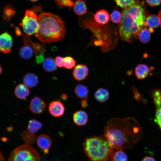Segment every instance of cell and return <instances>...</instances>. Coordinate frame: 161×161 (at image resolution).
Returning <instances> with one entry per match:
<instances>
[{
    "label": "cell",
    "instance_id": "4316f807",
    "mask_svg": "<svg viewBox=\"0 0 161 161\" xmlns=\"http://www.w3.org/2000/svg\"><path fill=\"white\" fill-rule=\"evenodd\" d=\"M151 32L149 29L146 27L144 28L140 31L138 36L140 41L143 44L148 43L150 41Z\"/></svg>",
    "mask_w": 161,
    "mask_h": 161
},
{
    "label": "cell",
    "instance_id": "74e56055",
    "mask_svg": "<svg viewBox=\"0 0 161 161\" xmlns=\"http://www.w3.org/2000/svg\"><path fill=\"white\" fill-rule=\"evenodd\" d=\"M141 161H156L155 159L150 156H145L142 160Z\"/></svg>",
    "mask_w": 161,
    "mask_h": 161
},
{
    "label": "cell",
    "instance_id": "44dd1931",
    "mask_svg": "<svg viewBox=\"0 0 161 161\" xmlns=\"http://www.w3.org/2000/svg\"><path fill=\"white\" fill-rule=\"evenodd\" d=\"M42 66L44 69L47 72H52L57 69L55 61L52 57L46 58L43 62Z\"/></svg>",
    "mask_w": 161,
    "mask_h": 161
},
{
    "label": "cell",
    "instance_id": "5bb4252c",
    "mask_svg": "<svg viewBox=\"0 0 161 161\" xmlns=\"http://www.w3.org/2000/svg\"><path fill=\"white\" fill-rule=\"evenodd\" d=\"M74 92L77 97L81 99V102H87L89 90L87 86L78 84L75 86Z\"/></svg>",
    "mask_w": 161,
    "mask_h": 161
},
{
    "label": "cell",
    "instance_id": "f1b7e54d",
    "mask_svg": "<svg viewBox=\"0 0 161 161\" xmlns=\"http://www.w3.org/2000/svg\"><path fill=\"white\" fill-rule=\"evenodd\" d=\"M63 66L67 69L73 68L76 64L75 60L71 56H66L63 58Z\"/></svg>",
    "mask_w": 161,
    "mask_h": 161
},
{
    "label": "cell",
    "instance_id": "e0dca14e",
    "mask_svg": "<svg viewBox=\"0 0 161 161\" xmlns=\"http://www.w3.org/2000/svg\"><path fill=\"white\" fill-rule=\"evenodd\" d=\"M23 81L24 84L28 87L32 88L35 87L38 84V79L36 75L30 72L24 76Z\"/></svg>",
    "mask_w": 161,
    "mask_h": 161
},
{
    "label": "cell",
    "instance_id": "d6986e66",
    "mask_svg": "<svg viewBox=\"0 0 161 161\" xmlns=\"http://www.w3.org/2000/svg\"><path fill=\"white\" fill-rule=\"evenodd\" d=\"M24 45L22 47L19 51V54L22 58L28 60L33 56L34 51L31 46L27 44H24Z\"/></svg>",
    "mask_w": 161,
    "mask_h": 161
},
{
    "label": "cell",
    "instance_id": "9c48e42d",
    "mask_svg": "<svg viewBox=\"0 0 161 161\" xmlns=\"http://www.w3.org/2000/svg\"><path fill=\"white\" fill-rule=\"evenodd\" d=\"M48 111L52 116L58 117L62 116L65 109L63 104L59 100H55L51 102L48 106Z\"/></svg>",
    "mask_w": 161,
    "mask_h": 161
},
{
    "label": "cell",
    "instance_id": "83f0119b",
    "mask_svg": "<svg viewBox=\"0 0 161 161\" xmlns=\"http://www.w3.org/2000/svg\"><path fill=\"white\" fill-rule=\"evenodd\" d=\"M151 97L156 107L161 106V90L159 89H153L151 92Z\"/></svg>",
    "mask_w": 161,
    "mask_h": 161
},
{
    "label": "cell",
    "instance_id": "1f68e13d",
    "mask_svg": "<svg viewBox=\"0 0 161 161\" xmlns=\"http://www.w3.org/2000/svg\"><path fill=\"white\" fill-rule=\"evenodd\" d=\"M154 120L161 130V106L156 107Z\"/></svg>",
    "mask_w": 161,
    "mask_h": 161
},
{
    "label": "cell",
    "instance_id": "3957f363",
    "mask_svg": "<svg viewBox=\"0 0 161 161\" xmlns=\"http://www.w3.org/2000/svg\"><path fill=\"white\" fill-rule=\"evenodd\" d=\"M38 27L36 36L44 43L56 42L63 39L66 33L64 21L52 13H43L38 17Z\"/></svg>",
    "mask_w": 161,
    "mask_h": 161
},
{
    "label": "cell",
    "instance_id": "9a60e30c",
    "mask_svg": "<svg viewBox=\"0 0 161 161\" xmlns=\"http://www.w3.org/2000/svg\"><path fill=\"white\" fill-rule=\"evenodd\" d=\"M16 97L21 100H25L30 94L28 87L24 84L20 83L17 85L14 90Z\"/></svg>",
    "mask_w": 161,
    "mask_h": 161
},
{
    "label": "cell",
    "instance_id": "60d3db41",
    "mask_svg": "<svg viewBox=\"0 0 161 161\" xmlns=\"http://www.w3.org/2000/svg\"><path fill=\"white\" fill-rule=\"evenodd\" d=\"M2 72V69L1 65H0V74Z\"/></svg>",
    "mask_w": 161,
    "mask_h": 161
},
{
    "label": "cell",
    "instance_id": "7402d4cb",
    "mask_svg": "<svg viewBox=\"0 0 161 161\" xmlns=\"http://www.w3.org/2000/svg\"><path fill=\"white\" fill-rule=\"evenodd\" d=\"M73 10L78 15L85 14L87 11V8L85 2L82 0H77L75 2L73 6Z\"/></svg>",
    "mask_w": 161,
    "mask_h": 161
},
{
    "label": "cell",
    "instance_id": "6da1fadb",
    "mask_svg": "<svg viewBox=\"0 0 161 161\" xmlns=\"http://www.w3.org/2000/svg\"><path fill=\"white\" fill-rule=\"evenodd\" d=\"M143 134L141 127L134 118L116 117L106 123L103 136L114 149H122L132 148Z\"/></svg>",
    "mask_w": 161,
    "mask_h": 161
},
{
    "label": "cell",
    "instance_id": "603a6c76",
    "mask_svg": "<svg viewBox=\"0 0 161 161\" xmlns=\"http://www.w3.org/2000/svg\"><path fill=\"white\" fill-rule=\"evenodd\" d=\"M94 96L98 102L103 103L108 100L109 97V92L106 89L103 88L98 89L95 92Z\"/></svg>",
    "mask_w": 161,
    "mask_h": 161
},
{
    "label": "cell",
    "instance_id": "ba28073f",
    "mask_svg": "<svg viewBox=\"0 0 161 161\" xmlns=\"http://www.w3.org/2000/svg\"><path fill=\"white\" fill-rule=\"evenodd\" d=\"M13 44L12 38L9 33L5 32L0 35V52H10Z\"/></svg>",
    "mask_w": 161,
    "mask_h": 161
},
{
    "label": "cell",
    "instance_id": "4fadbf2b",
    "mask_svg": "<svg viewBox=\"0 0 161 161\" xmlns=\"http://www.w3.org/2000/svg\"><path fill=\"white\" fill-rule=\"evenodd\" d=\"M88 118V114L83 110L77 111L73 115V120L74 123L79 126H83L86 124Z\"/></svg>",
    "mask_w": 161,
    "mask_h": 161
},
{
    "label": "cell",
    "instance_id": "8d00e7d4",
    "mask_svg": "<svg viewBox=\"0 0 161 161\" xmlns=\"http://www.w3.org/2000/svg\"><path fill=\"white\" fill-rule=\"evenodd\" d=\"M5 12H6L5 14H6V15L8 16H10L13 15L15 13L13 9L9 8L6 9Z\"/></svg>",
    "mask_w": 161,
    "mask_h": 161
},
{
    "label": "cell",
    "instance_id": "30bf717a",
    "mask_svg": "<svg viewBox=\"0 0 161 161\" xmlns=\"http://www.w3.org/2000/svg\"><path fill=\"white\" fill-rule=\"evenodd\" d=\"M36 142L38 146L44 154L49 152L52 143V140L49 136L46 134H41L38 137Z\"/></svg>",
    "mask_w": 161,
    "mask_h": 161
},
{
    "label": "cell",
    "instance_id": "cb8c5ba5",
    "mask_svg": "<svg viewBox=\"0 0 161 161\" xmlns=\"http://www.w3.org/2000/svg\"><path fill=\"white\" fill-rule=\"evenodd\" d=\"M21 137L25 144L29 145L34 144L36 140V136L35 134L30 132L28 130H24L22 132Z\"/></svg>",
    "mask_w": 161,
    "mask_h": 161
},
{
    "label": "cell",
    "instance_id": "ffe728a7",
    "mask_svg": "<svg viewBox=\"0 0 161 161\" xmlns=\"http://www.w3.org/2000/svg\"><path fill=\"white\" fill-rule=\"evenodd\" d=\"M116 149L114 152L112 150L110 156L111 161H127L128 157L126 153L122 149Z\"/></svg>",
    "mask_w": 161,
    "mask_h": 161
},
{
    "label": "cell",
    "instance_id": "7a4b0ae2",
    "mask_svg": "<svg viewBox=\"0 0 161 161\" xmlns=\"http://www.w3.org/2000/svg\"><path fill=\"white\" fill-rule=\"evenodd\" d=\"M146 14L143 5L136 2L125 7L122 18L119 25V32L121 39L132 43L138 39L141 30L146 26Z\"/></svg>",
    "mask_w": 161,
    "mask_h": 161
},
{
    "label": "cell",
    "instance_id": "836d02e7",
    "mask_svg": "<svg viewBox=\"0 0 161 161\" xmlns=\"http://www.w3.org/2000/svg\"><path fill=\"white\" fill-rule=\"evenodd\" d=\"M131 90L134 94L135 98L137 100H141L143 98L142 96L138 92L137 89L135 87L133 86L131 88Z\"/></svg>",
    "mask_w": 161,
    "mask_h": 161
},
{
    "label": "cell",
    "instance_id": "5b68a950",
    "mask_svg": "<svg viewBox=\"0 0 161 161\" xmlns=\"http://www.w3.org/2000/svg\"><path fill=\"white\" fill-rule=\"evenodd\" d=\"M8 161H40V157L35 148L30 145L25 144L13 151Z\"/></svg>",
    "mask_w": 161,
    "mask_h": 161
},
{
    "label": "cell",
    "instance_id": "4dcf8cb0",
    "mask_svg": "<svg viewBox=\"0 0 161 161\" xmlns=\"http://www.w3.org/2000/svg\"><path fill=\"white\" fill-rule=\"evenodd\" d=\"M117 4L122 7H126L136 3L135 0H115Z\"/></svg>",
    "mask_w": 161,
    "mask_h": 161
},
{
    "label": "cell",
    "instance_id": "f35d334b",
    "mask_svg": "<svg viewBox=\"0 0 161 161\" xmlns=\"http://www.w3.org/2000/svg\"><path fill=\"white\" fill-rule=\"evenodd\" d=\"M158 16L160 20V25L161 28V10L159 12Z\"/></svg>",
    "mask_w": 161,
    "mask_h": 161
},
{
    "label": "cell",
    "instance_id": "484cf974",
    "mask_svg": "<svg viewBox=\"0 0 161 161\" xmlns=\"http://www.w3.org/2000/svg\"><path fill=\"white\" fill-rule=\"evenodd\" d=\"M145 23L149 28H156L160 25V20L158 16L151 14L148 16L146 19Z\"/></svg>",
    "mask_w": 161,
    "mask_h": 161
},
{
    "label": "cell",
    "instance_id": "52a82bcc",
    "mask_svg": "<svg viewBox=\"0 0 161 161\" xmlns=\"http://www.w3.org/2000/svg\"><path fill=\"white\" fill-rule=\"evenodd\" d=\"M46 104L44 101L38 96H35L31 100L29 108L32 113L40 114H42L46 109Z\"/></svg>",
    "mask_w": 161,
    "mask_h": 161
},
{
    "label": "cell",
    "instance_id": "8fae6325",
    "mask_svg": "<svg viewBox=\"0 0 161 161\" xmlns=\"http://www.w3.org/2000/svg\"><path fill=\"white\" fill-rule=\"evenodd\" d=\"M87 66L84 64H77L74 68L72 75L74 78L78 81H82L86 79L89 74Z\"/></svg>",
    "mask_w": 161,
    "mask_h": 161
},
{
    "label": "cell",
    "instance_id": "d4e9b609",
    "mask_svg": "<svg viewBox=\"0 0 161 161\" xmlns=\"http://www.w3.org/2000/svg\"><path fill=\"white\" fill-rule=\"evenodd\" d=\"M42 123L35 119H32L28 122L27 129L30 132L35 134L41 129Z\"/></svg>",
    "mask_w": 161,
    "mask_h": 161
},
{
    "label": "cell",
    "instance_id": "e575fe53",
    "mask_svg": "<svg viewBox=\"0 0 161 161\" xmlns=\"http://www.w3.org/2000/svg\"><path fill=\"white\" fill-rule=\"evenodd\" d=\"M147 3L151 6H155L159 5L161 0H146Z\"/></svg>",
    "mask_w": 161,
    "mask_h": 161
},
{
    "label": "cell",
    "instance_id": "d6a6232c",
    "mask_svg": "<svg viewBox=\"0 0 161 161\" xmlns=\"http://www.w3.org/2000/svg\"><path fill=\"white\" fill-rule=\"evenodd\" d=\"M57 3L61 6L72 7L73 5L72 0H55Z\"/></svg>",
    "mask_w": 161,
    "mask_h": 161
},
{
    "label": "cell",
    "instance_id": "d590c367",
    "mask_svg": "<svg viewBox=\"0 0 161 161\" xmlns=\"http://www.w3.org/2000/svg\"><path fill=\"white\" fill-rule=\"evenodd\" d=\"M56 64L58 67L61 68L63 66V58L59 56L56 57L55 58Z\"/></svg>",
    "mask_w": 161,
    "mask_h": 161
},
{
    "label": "cell",
    "instance_id": "b9f144b4",
    "mask_svg": "<svg viewBox=\"0 0 161 161\" xmlns=\"http://www.w3.org/2000/svg\"><path fill=\"white\" fill-rule=\"evenodd\" d=\"M30 0L33 2H35V1H38V0Z\"/></svg>",
    "mask_w": 161,
    "mask_h": 161
},
{
    "label": "cell",
    "instance_id": "8992f818",
    "mask_svg": "<svg viewBox=\"0 0 161 161\" xmlns=\"http://www.w3.org/2000/svg\"><path fill=\"white\" fill-rule=\"evenodd\" d=\"M20 25L27 35L30 36L36 33L38 27L36 15L32 10H26Z\"/></svg>",
    "mask_w": 161,
    "mask_h": 161
},
{
    "label": "cell",
    "instance_id": "2e32d148",
    "mask_svg": "<svg viewBox=\"0 0 161 161\" xmlns=\"http://www.w3.org/2000/svg\"><path fill=\"white\" fill-rule=\"evenodd\" d=\"M150 69L146 64H140L138 65L135 69V75L139 79L145 78L148 75Z\"/></svg>",
    "mask_w": 161,
    "mask_h": 161
},
{
    "label": "cell",
    "instance_id": "ac0fdd59",
    "mask_svg": "<svg viewBox=\"0 0 161 161\" xmlns=\"http://www.w3.org/2000/svg\"><path fill=\"white\" fill-rule=\"evenodd\" d=\"M95 20L100 24H107L109 19V15L105 10H101L97 11L94 15Z\"/></svg>",
    "mask_w": 161,
    "mask_h": 161
},
{
    "label": "cell",
    "instance_id": "7c38bea8",
    "mask_svg": "<svg viewBox=\"0 0 161 161\" xmlns=\"http://www.w3.org/2000/svg\"><path fill=\"white\" fill-rule=\"evenodd\" d=\"M24 44L30 45L33 49L36 56L44 54L45 51L44 45L38 43H34L32 41L27 35H25L23 38Z\"/></svg>",
    "mask_w": 161,
    "mask_h": 161
},
{
    "label": "cell",
    "instance_id": "f546056e",
    "mask_svg": "<svg viewBox=\"0 0 161 161\" xmlns=\"http://www.w3.org/2000/svg\"><path fill=\"white\" fill-rule=\"evenodd\" d=\"M110 18L111 21L114 23L120 22L122 18V14L118 10H114L111 14Z\"/></svg>",
    "mask_w": 161,
    "mask_h": 161
},
{
    "label": "cell",
    "instance_id": "ab89813d",
    "mask_svg": "<svg viewBox=\"0 0 161 161\" xmlns=\"http://www.w3.org/2000/svg\"><path fill=\"white\" fill-rule=\"evenodd\" d=\"M62 98L63 99H66L67 97V96L65 94H63L61 96Z\"/></svg>",
    "mask_w": 161,
    "mask_h": 161
},
{
    "label": "cell",
    "instance_id": "277c9868",
    "mask_svg": "<svg viewBox=\"0 0 161 161\" xmlns=\"http://www.w3.org/2000/svg\"><path fill=\"white\" fill-rule=\"evenodd\" d=\"M83 145L84 153L92 161H107L113 149L103 136L87 137Z\"/></svg>",
    "mask_w": 161,
    "mask_h": 161
}]
</instances>
